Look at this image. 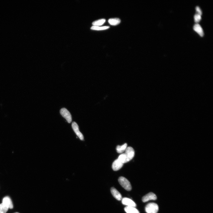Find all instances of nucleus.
<instances>
[{"instance_id": "12", "label": "nucleus", "mask_w": 213, "mask_h": 213, "mask_svg": "<svg viewBox=\"0 0 213 213\" xmlns=\"http://www.w3.org/2000/svg\"><path fill=\"white\" fill-rule=\"evenodd\" d=\"M124 209L127 213H140L138 210L134 207L127 206Z\"/></svg>"}, {"instance_id": "17", "label": "nucleus", "mask_w": 213, "mask_h": 213, "mask_svg": "<svg viewBox=\"0 0 213 213\" xmlns=\"http://www.w3.org/2000/svg\"><path fill=\"white\" fill-rule=\"evenodd\" d=\"M109 28L110 27L108 26L100 27L93 26L91 27V29L92 30H93L99 31L107 30V29H109Z\"/></svg>"}, {"instance_id": "21", "label": "nucleus", "mask_w": 213, "mask_h": 213, "mask_svg": "<svg viewBox=\"0 0 213 213\" xmlns=\"http://www.w3.org/2000/svg\"><path fill=\"white\" fill-rule=\"evenodd\" d=\"M15 213H18V212H15Z\"/></svg>"}, {"instance_id": "16", "label": "nucleus", "mask_w": 213, "mask_h": 213, "mask_svg": "<svg viewBox=\"0 0 213 213\" xmlns=\"http://www.w3.org/2000/svg\"><path fill=\"white\" fill-rule=\"evenodd\" d=\"M105 20L104 19H100V20L94 21L92 23L93 26H98L102 25L105 22Z\"/></svg>"}, {"instance_id": "3", "label": "nucleus", "mask_w": 213, "mask_h": 213, "mask_svg": "<svg viewBox=\"0 0 213 213\" xmlns=\"http://www.w3.org/2000/svg\"><path fill=\"white\" fill-rule=\"evenodd\" d=\"M60 113L68 123H71L72 121L71 115L68 111L65 108H62L61 110Z\"/></svg>"}, {"instance_id": "2", "label": "nucleus", "mask_w": 213, "mask_h": 213, "mask_svg": "<svg viewBox=\"0 0 213 213\" xmlns=\"http://www.w3.org/2000/svg\"><path fill=\"white\" fill-rule=\"evenodd\" d=\"M145 210L147 213H157L159 207L156 203H149L145 207Z\"/></svg>"}, {"instance_id": "8", "label": "nucleus", "mask_w": 213, "mask_h": 213, "mask_svg": "<svg viewBox=\"0 0 213 213\" xmlns=\"http://www.w3.org/2000/svg\"><path fill=\"white\" fill-rule=\"evenodd\" d=\"M123 164L117 159L113 162L112 165V169L115 171H118L122 168Z\"/></svg>"}, {"instance_id": "15", "label": "nucleus", "mask_w": 213, "mask_h": 213, "mask_svg": "<svg viewBox=\"0 0 213 213\" xmlns=\"http://www.w3.org/2000/svg\"><path fill=\"white\" fill-rule=\"evenodd\" d=\"M127 143H125L121 146H118L116 150L118 153H121L125 151L127 148Z\"/></svg>"}, {"instance_id": "11", "label": "nucleus", "mask_w": 213, "mask_h": 213, "mask_svg": "<svg viewBox=\"0 0 213 213\" xmlns=\"http://www.w3.org/2000/svg\"><path fill=\"white\" fill-rule=\"evenodd\" d=\"M194 30L197 32L202 37L204 35V33L203 29L199 24H195L193 27Z\"/></svg>"}, {"instance_id": "19", "label": "nucleus", "mask_w": 213, "mask_h": 213, "mask_svg": "<svg viewBox=\"0 0 213 213\" xmlns=\"http://www.w3.org/2000/svg\"><path fill=\"white\" fill-rule=\"evenodd\" d=\"M195 22L197 23L199 22L201 19V16L199 14H195L194 17Z\"/></svg>"}, {"instance_id": "10", "label": "nucleus", "mask_w": 213, "mask_h": 213, "mask_svg": "<svg viewBox=\"0 0 213 213\" xmlns=\"http://www.w3.org/2000/svg\"><path fill=\"white\" fill-rule=\"evenodd\" d=\"M111 192L113 196L116 199L120 201L122 199V197L120 193L114 187L111 189Z\"/></svg>"}, {"instance_id": "13", "label": "nucleus", "mask_w": 213, "mask_h": 213, "mask_svg": "<svg viewBox=\"0 0 213 213\" xmlns=\"http://www.w3.org/2000/svg\"><path fill=\"white\" fill-rule=\"evenodd\" d=\"M121 22V20L118 18H111L108 21V22L110 25L114 26L118 25Z\"/></svg>"}, {"instance_id": "6", "label": "nucleus", "mask_w": 213, "mask_h": 213, "mask_svg": "<svg viewBox=\"0 0 213 213\" xmlns=\"http://www.w3.org/2000/svg\"><path fill=\"white\" fill-rule=\"evenodd\" d=\"M122 204L129 207H135L137 205L135 202L131 199L125 197L122 199Z\"/></svg>"}, {"instance_id": "1", "label": "nucleus", "mask_w": 213, "mask_h": 213, "mask_svg": "<svg viewBox=\"0 0 213 213\" xmlns=\"http://www.w3.org/2000/svg\"><path fill=\"white\" fill-rule=\"evenodd\" d=\"M118 181L120 185L125 189L130 191L132 189V187L130 182L127 179L123 177H120Z\"/></svg>"}, {"instance_id": "5", "label": "nucleus", "mask_w": 213, "mask_h": 213, "mask_svg": "<svg viewBox=\"0 0 213 213\" xmlns=\"http://www.w3.org/2000/svg\"><path fill=\"white\" fill-rule=\"evenodd\" d=\"M157 199L156 195L154 193L151 192L144 196L142 198V201L146 202L151 200H156Z\"/></svg>"}, {"instance_id": "14", "label": "nucleus", "mask_w": 213, "mask_h": 213, "mask_svg": "<svg viewBox=\"0 0 213 213\" xmlns=\"http://www.w3.org/2000/svg\"><path fill=\"white\" fill-rule=\"evenodd\" d=\"M118 159L123 164L127 163L130 161L125 153L120 154Z\"/></svg>"}, {"instance_id": "18", "label": "nucleus", "mask_w": 213, "mask_h": 213, "mask_svg": "<svg viewBox=\"0 0 213 213\" xmlns=\"http://www.w3.org/2000/svg\"><path fill=\"white\" fill-rule=\"evenodd\" d=\"M9 208L3 203L0 204V213H6L8 211Z\"/></svg>"}, {"instance_id": "7", "label": "nucleus", "mask_w": 213, "mask_h": 213, "mask_svg": "<svg viewBox=\"0 0 213 213\" xmlns=\"http://www.w3.org/2000/svg\"><path fill=\"white\" fill-rule=\"evenodd\" d=\"M130 161L131 160L135 155V151L133 148L129 147H127L124 153Z\"/></svg>"}, {"instance_id": "4", "label": "nucleus", "mask_w": 213, "mask_h": 213, "mask_svg": "<svg viewBox=\"0 0 213 213\" xmlns=\"http://www.w3.org/2000/svg\"><path fill=\"white\" fill-rule=\"evenodd\" d=\"M72 127L73 131L77 135V136L81 140H84L83 135L80 131L78 124L76 122H73L72 124Z\"/></svg>"}, {"instance_id": "9", "label": "nucleus", "mask_w": 213, "mask_h": 213, "mask_svg": "<svg viewBox=\"0 0 213 213\" xmlns=\"http://www.w3.org/2000/svg\"><path fill=\"white\" fill-rule=\"evenodd\" d=\"M2 203L9 209H12L13 208V206L12 201L10 198L8 196L6 197L3 199Z\"/></svg>"}, {"instance_id": "20", "label": "nucleus", "mask_w": 213, "mask_h": 213, "mask_svg": "<svg viewBox=\"0 0 213 213\" xmlns=\"http://www.w3.org/2000/svg\"><path fill=\"white\" fill-rule=\"evenodd\" d=\"M196 10L197 12L201 16L202 15V11L201 10V9L199 7L197 6L196 7Z\"/></svg>"}]
</instances>
